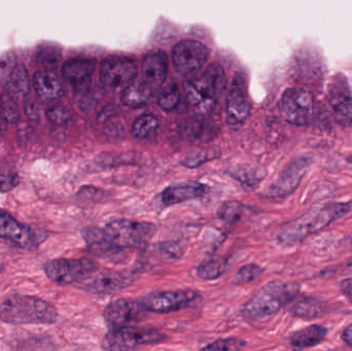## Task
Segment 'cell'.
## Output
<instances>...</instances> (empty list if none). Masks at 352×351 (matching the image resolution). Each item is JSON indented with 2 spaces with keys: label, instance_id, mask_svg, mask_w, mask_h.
<instances>
[{
  "label": "cell",
  "instance_id": "4",
  "mask_svg": "<svg viewBox=\"0 0 352 351\" xmlns=\"http://www.w3.org/2000/svg\"><path fill=\"white\" fill-rule=\"evenodd\" d=\"M300 290L301 286L295 282H269L244 304L242 315L252 321L271 317L293 301Z\"/></svg>",
  "mask_w": 352,
  "mask_h": 351
},
{
  "label": "cell",
  "instance_id": "32",
  "mask_svg": "<svg viewBox=\"0 0 352 351\" xmlns=\"http://www.w3.org/2000/svg\"><path fill=\"white\" fill-rule=\"evenodd\" d=\"M37 61L45 66H54L59 62L61 52L56 45H41L37 51Z\"/></svg>",
  "mask_w": 352,
  "mask_h": 351
},
{
  "label": "cell",
  "instance_id": "9",
  "mask_svg": "<svg viewBox=\"0 0 352 351\" xmlns=\"http://www.w3.org/2000/svg\"><path fill=\"white\" fill-rule=\"evenodd\" d=\"M148 311L140 301L119 299L113 301L103 311L105 324L111 330L133 327L146 319Z\"/></svg>",
  "mask_w": 352,
  "mask_h": 351
},
{
  "label": "cell",
  "instance_id": "21",
  "mask_svg": "<svg viewBox=\"0 0 352 351\" xmlns=\"http://www.w3.org/2000/svg\"><path fill=\"white\" fill-rule=\"evenodd\" d=\"M32 84L37 96L43 100L54 101L63 96V84L54 70L43 69L35 72Z\"/></svg>",
  "mask_w": 352,
  "mask_h": 351
},
{
  "label": "cell",
  "instance_id": "25",
  "mask_svg": "<svg viewBox=\"0 0 352 351\" xmlns=\"http://www.w3.org/2000/svg\"><path fill=\"white\" fill-rule=\"evenodd\" d=\"M8 88L12 92L18 95L28 94L30 90V82H29L28 73L24 66L18 65L10 71L8 76Z\"/></svg>",
  "mask_w": 352,
  "mask_h": 351
},
{
  "label": "cell",
  "instance_id": "3",
  "mask_svg": "<svg viewBox=\"0 0 352 351\" xmlns=\"http://www.w3.org/2000/svg\"><path fill=\"white\" fill-rule=\"evenodd\" d=\"M0 321L10 325H53L58 311L43 299L14 294L0 304Z\"/></svg>",
  "mask_w": 352,
  "mask_h": 351
},
{
  "label": "cell",
  "instance_id": "23",
  "mask_svg": "<svg viewBox=\"0 0 352 351\" xmlns=\"http://www.w3.org/2000/svg\"><path fill=\"white\" fill-rule=\"evenodd\" d=\"M328 335V330L320 325H312L292 334L289 344L295 351L307 350L322 343Z\"/></svg>",
  "mask_w": 352,
  "mask_h": 351
},
{
  "label": "cell",
  "instance_id": "7",
  "mask_svg": "<svg viewBox=\"0 0 352 351\" xmlns=\"http://www.w3.org/2000/svg\"><path fill=\"white\" fill-rule=\"evenodd\" d=\"M279 111L283 119L293 125H309L318 113L316 97L303 87L287 89L279 101Z\"/></svg>",
  "mask_w": 352,
  "mask_h": 351
},
{
  "label": "cell",
  "instance_id": "33",
  "mask_svg": "<svg viewBox=\"0 0 352 351\" xmlns=\"http://www.w3.org/2000/svg\"><path fill=\"white\" fill-rule=\"evenodd\" d=\"M242 210H243V207L241 204L236 201H230L226 202L221 205L217 214H219V220L227 223V224H233L241 216Z\"/></svg>",
  "mask_w": 352,
  "mask_h": 351
},
{
  "label": "cell",
  "instance_id": "12",
  "mask_svg": "<svg viewBox=\"0 0 352 351\" xmlns=\"http://www.w3.org/2000/svg\"><path fill=\"white\" fill-rule=\"evenodd\" d=\"M134 282V273L130 271L116 270H97L94 273L78 282L76 286L85 292L92 294H111L119 292L131 286Z\"/></svg>",
  "mask_w": 352,
  "mask_h": 351
},
{
  "label": "cell",
  "instance_id": "6",
  "mask_svg": "<svg viewBox=\"0 0 352 351\" xmlns=\"http://www.w3.org/2000/svg\"><path fill=\"white\" fill-rule=\"evenodd\" d=\"M165 339L166 335L159 330L133 326L109 331L103 338L101 348L105 351H132L161 343Z\"/></svg>",
  "mask_w": 352,
  "mask_h": 351
},
{
  "label": "cell",
  "instance_id": "34",
  "mask_svg": "<svg viewBox=\"0 0 352 351\" xmlns=\"http://www.w3.org/2000/svg\"><path fill=\"white\" fill-rule=\"evenodd\" d=\"M47 117L52 123L56 125L64 126L72 121V113L69 109L62 105H55L47 111Z\"/></svg>",
  "mask_w": 352,
  "mask_h": 351
},
{
  "label": "cell",
  "instance_id": "40",
  "mask_svg": "<svg viewBox=\"0 0 352 351\" xmlns=\"http://www.w3.org/2000/svg\"><path fill=\"white\" fill-rule=\"evenodd\" d=\"M340 288L345 297L352 303V278L343 280L341 282Z\"/></svg>",
  "mask_w": 352,
  "mask_h": 351
},
{
  "label": "cell",
  "instance_id": "10",
  "mask_svg": "<svg viewBox=\"0 0 352 351\" xmlns=\"http://www.w3.org/2000/svg\"><path fill=\"white\" fill-rule=\"evenodd\" d=\"M198 299L199 294L195 291L178 290L151 293L142 298L140 302L148 313L164 315L182 310L196 302Z\"/></svg>",
  "mask_w": 352,
  "mask_h": 351
},
{
  "label": "cell",
  "instance_id": "28",
  "mask_svg": "<svg viewBox=\"0 0 352 351\" xmlns=\"http://www.w3.org/2000/svg\"><path fill=\"white\" fill-rule=\"evenodd\" d=\"M322 307L320 303L314 300H302L292 306L291 313L301 319H316L322 315Z\"/></svg>",
  "mask_w": 352,
  "mask_h": 351
},
{
  "label": "cell",
  "instance_id": "19",
  "mask_svg": "<svg viewBox=\"0 0 352 351\" xmlns=\"http://www.w3.org/2000/svg\"><path fill=\"white\" fill-rule=\"evenodd\" d=\"M82 237L88 245L91 253L98 258L109 260V261L119 262L123 259V253L125 251L118 249L109 240L104 230L99 228H86L82 230Z\"/></svg>",
  "mask_w": 352,
  "mask_h": 351
},
{
  "label": "cell",
  "instance_id": "35",
  "mask_svg": "<svg viewBox=\"0 0 352 351\" xmlns=\"http://www.w3.org/2000/svg\"><path fill=\"white\" fill-rule=\"evenodd\" d=\"M217 157V150H202V152H196V154L186 157L182 161V164H184V166L188 167V168H195V167L200 166L203 163L212 160V159H215Z\"/></svg>",
  "mask_w": 352,
  "mask_h": 351
},
{
  "label": "cell",
  "instance_id": "22",
  "mask_svg": "<svg viewBox=\"0 0 352 351\" xmlns=\"http://www.w3.org/2000/svg\"><path fill=\"white\" fill-rule=\"evenodd\" d=\"M205 187L199 183H186L167 188L162 195V202L165 206H173L188 200L200 197L204 194Z\"/></svg>",
  "mask_w": 352,
  "mask_h": 351
},
{
  "label": "cell",
  "instance_id": "42",
  "mask_svg": "<svg viewBox=\"0 0 352 351\" xmlns=\"http://www.w3.org/2000/svg\"><path fill=\"white\" fill-rule=\"evenodd\" d=\"M349 162L352 163V156L349 159Z\"/></svg>",
  "mask_w": 352,
  "mask_h": 351
},
{
  "label": "cell",
  "instance_id": "39",
  "mask_svg": "<svg viewBox=\"0 0 352 351\" xmlns=\"http://www.w3.org/2000/svg\"><path fill=\"white\" fill-rule=\"evenodd\" d=\"M25 109H26L27 115L31 121L38 122V109H37V105L35 104L34 101H27L26 104H25Z\"/></svg>",
  "mask_w": 352,
  "mask_h": 351
},
{
  "label": "cell",
  "instance_id": "17",
  "mask_svg": "<svg viewBox=\"0 0 352 351\" xmlns=\"http://www.w3.org/2000/svg\"><path fill=\"white\" fill-rule=\"evenodd\" d=\"M95 64L89 59H70L62 67V74L76 94H86L90 91Z\"/></svg>",
  "mask_w": 352,
  "mask_h": 351
},
{
  "label": "cell",
  "instance_id": "27",
  "mask_svg": "<svg viewBox=\"0 0 352 351\" xmlns=\"http://www.w3.org/2000/svg\"><path fill=\"white\" fill-rule=\"evenodd\" d=\"M159 127V120L154 115H144L138 117L132 125V134L136 138L144 139L150 137Z\"/></svg>",
  "mask_w": 352,
  "mask_h": 351
},
{
  "label": "cell",
  "instance_id": "37",
  "mask_svg": "<svg viewBox=\"0 0 352 351\" xmlns=\"http://www.w3.org/2000/svg\"><path fill=\"white\" fill-rule=\"evenodd\" d=\"M1 113L2 117L10 122V123H14L18 121L19 111L16 109V104H14V101L10 98H4L1 103Z\"/></svg>",
  "mask_w": 352,
  "mask_h": 351
},
{
  "label": "cell",
  "instance_id": "29",
  "mask_svg": "<svg viewBox=\"0 0 352 351\" xmlns=\"http://www.w3.org/2000/svg\"><path fill=\"white\" fill-rule=\"evenodd\" d=\"M180 101V91L177 84L173 82L161 92L158 103L161 109L171 111L177 106Z\"/></svg>",
  "mask_w": 352,
  "mask_h": 351
},
{
  "label": "cell",
  "instance_id": "8",
  "mask_svg": "<svg viewBox=\"0 0 352 351\" xmlns=\"http://www.w3.org/2000/svg\"><path fill=\"white\" fill-rule=\"evenodd\" d=\"M99 265L94 260L88 258L82 259H55L47 261L43 265V271L50 280L60 284L69 286L88 278L98 270Z\"/></svg>",
  "mask_w": 352,
  "mask_h": 351
},
{
  "label": "cell",
  "instance_id": "26",
  "mask_svg": "<svg viewBox=\"0 0 352 351\" xmlns=\"http://www.w3.org/2000/svg\"><path fill=\"white\" fill-rule=\"evenodd\" d=\"M227 261L221 259L208 260L198 266L196 274L204 280H213L221 278L227 270Z\"/></svg>",
  "mask_w": 352,
  "mask_h": 351
},
{
  "label": "cell",
  "instance_id": "30",
  "mask_svg": "<svg viewBox=\"0 0 352 351\" xmlns=\"http://www.w3.org/2000/svg\"><path fill=\"white\" fill-rule=\"evenodd\" d=\"M264 273V269L256 264H248V265L242 266L233 278V284H248L254 282L261 278Z\"/></svg>",
  "mask_w": 352,
  "mask_h": 351
},
{
  "label": "cell",
  "instance_id": "20",
  "mask_svg": "<svg viewBox=\"0 0 352 351\" xmlns=\"http://www.w3.org/2000/svg\"><path fill=\"white\" fill-rule=\"evenodd\" d=\"M168 72L167 56L163 52H152L142 61V82L155 91L158 90L166 80Z\"/></svg>",
  "mask_w": 352,
  "mask_h": 351
},
{
  "label": "cell",
  "instance_id": "14",
  "mask_svg": "<svg viewBox=\"0 0 352 351\" xmlns=\"http://www.w3.org/2000/svg\"><path fill=\"white\" fill-rule=\"evenodd\" d=\"M208 49L196 41H182L173 47V62L180 74H192L204 65Z\"/></svg>",
  "mask_w": 352,
  "mask_h": 351
},
{
  "label": "cell",
  "instance_id": "1",
  "mask_svg": "<svg viewBox=\"0 0 352 351\" xmlns=\"http://www.w3.org/2000/svg\"><path fill=\"white\" fill-rule=\"evenodd\" d=\"M351 212L352 202L328 204L285 225L279 232L277 240L283 245H297Z\"/></svg>",
  "mask_w": 352,
  "mask_h": 351
},
{
  "label": "cell",
  "instance_id": "41",
  "mask_svg": "<svg viewBox=\"0 0 352 351\" xmlns=\"http://www.w3.org/2000/svg\"><path fill=\"white\" fill-rule=\"evenodd\" d=\"M342 339L345 343L349 344V346H352V324L343 332Z\"/></svg>",
  "mask_w": 352,
  "mask_h": 351
},
{
  "label": "cell",
  "instance_id": "5",
  "mask_svg": "<svg viewBox=\"0 0 352 351\" xmlns=\"http://www.w3.org/2000/svg\"><path fill=\"white\" fill-rule=\"evenodd\" d=\"M104 231L113 245L126 251L148 247L157 233V227L151 223L119 220L109 223Z\"/></svg>",
  "mask_w": 352,
  "mask_h": 351
},
{
  "label": "cell",
  "instance_id": "36",
  "mask_svg": "<svg viewBox=\"0 0 352 351\" xmlns=\"http://www.w3.org/2000/svg\"><path fill=\"white\" fill-rule=\"evenodd\" d=\"M232 177H235L238 181H241L242 183H246V185H254V183H258V181L263 179V177H258V172L256 171L246 170L243 167L240 168L233 169V172L230 173Z\"/></svg>",
  "mask_w": 352,
  "mask_h": 351
},
{
  "label": "cell",
  "instance_id": "2",
  "mask_svg": "<svg viewBox=\"0 0 352 351\" xmlns=\"http://www.w3.org/2000/svg\"><path fill=\"white\" fill-rule=\"evenodd\" d=\"M227 84L225 71L219 64H211L198 76L184 84L186 101L198 115H208L221 98Z\"/></svg>",
  "mask_w": 352,
  "mask_h": 351
},
{
  "label": "cell",
  "instance_id": "18",
  "mask_svg": "<svg viewBox=\"0 0 352 351\" xmlns=\"http://www.w3.org/2000/svg\"><path fill=\"white\" fill-rule=\"evenodd\" d=\"M0 238L12 241L21 249H32L36 245L35 235L27 225L16 220L4 210H0Z\"/></svg>",
  "mask_w": 352,
  "mask_h": 351
},
{
  "label": "cell",
  "instance_id": "31",
  "mask_svg": "<svg viewBox=\"0 0 352 351\" xmlns=\"http://www.w3.org/2000/svg\"><path fill=\"white\" fill-rule=\"evenodd\" d=\"M245 346L246 342L240 338H223L208 344L199 351H240Z\"/></svg>",
  "mask_w": 352,
  "mask_h": 351
},
{
  "label": "cell",
  "instance_id": "11",
  "mask_svg": "<svg viewBox=\"0 0 352 351\" xmlns=\"http://www.w3.org/2000/svg\"><path fill=\"white\" fill-rule=\"evenodd\" d=\"M136 72L138 66L133 59L111 56L101 63V82L109 90L125 89L133 82Z\"/></svg>",
  "mask_w": 352,
  "mask_h": 351
},
{
  "label": "cell",
  "instance_id": "13",
  "mask_svg": "<svg viewBox=\"0 0 352 351\" xmlns=\"http://www.w3.org/2000/svg\"><path fill=\"white\" fill-rule=\"evenodd\" d=\"M312 164L310 157L294 159L285 166L276 179L269 185L265 195L269 198H285L293 193Z\"/></svg>",
  "mask_w": 352,
  "mask_h": 351
},
{
  "label": "cell",
  "instance_id": "24",
  "mask_svg": "<svg viewBox=\"0 0 352 351\" xmlns=\"http://www.w3.org/2000/svg\"><path fill=\"white\" fill-rule=\"evenodd\" d=\"M155 90L142 82H131L126 87L122 93V102L129 107H140L148 104L153 97Z\"/></svg>",
  "mask_w": 352,
  "mask_h": 351
},
{
  "label": "cell",
  "instance_id": "38",
  "mask_svg": "<svg viewBox=\"0 0 352 351\" xmlns=\"http://www.w3.org/2000/svg\"><path fill=\"white\" fill-rule=\"evenodd\" d=\"M19 181H20V179L16 174H2V173H0V193L12 191L19 185Z\"/></svg>",
  "mask_w": 352,
  "mask_h": 351
},
{
  "label": "cell",
  "instance_id": "15",
  "mask_svg": "<svg viewBox=\"0 0 352 351\" xmlns=\"http://www.w3.org/2000/svg\"><path fill=\"white\" fill-rule=\"evenodd\" d=\"M328 99L337 122L342 126L352 123V94L346 78L341 73L331 78L328 87Z\"/></svg>",
  "mask_w": 352,
  "mask_h": 351
},
{
  "label": "cell",
  "instance_id": "16",
  "mask_svg": "<svg viewBox=\"0 0 352 351\" xmlns=\"http://www.w3.org/2000/svg\"><path fill=\"white\" fill-rule=\"evenodd\" d=\"M228 120L233 124L243 123L250 113V101L248 97L245 76L236 73L230 87L227 100Z\"/></svg>",
  "mask_w": 352,
  "mask_h": 351
}]
</instances>
